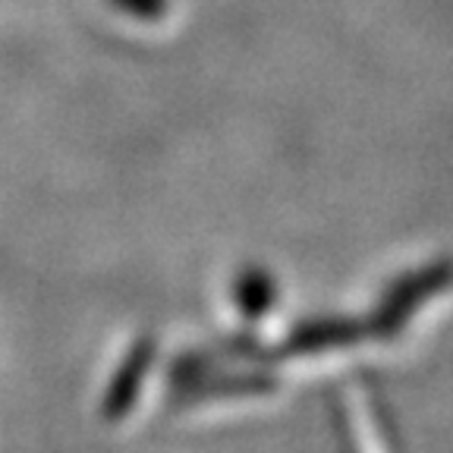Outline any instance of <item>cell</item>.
I'll use <instances>...</instances> for the list:
<instances>
[{"label": "cell", "instance_id": "1", "mask_svg": "<svg viewBox=\"0 0 453 453\" xmlns=\"http://www.w3.org/2000/svg\"><path fill=\"white\" fill-rule=\"evenodd\" d=\"M450 280H453V265L450 262H438V265H432V268H422V271H416V274L403 277V280H396L388 290V296H384L381 309H378L375 327H372V331L384 334V337L394 334L396 327L410 319L412 309H416L425 296L441 293Z\"/></svg>", "mask_w": 453, "mask_h": 453}, {"label": "cell", "instance_id": "3", "mask_svg": "<svg viewBox=\"0 0 453 453\" xmlns=\"http://www.w3.org/2000/svg\"><path fill=\"white\" fill-rule=\"evenodd\" d=\"M149 359H151L149 343H142V347L133 349V356L127 359V365L117 372L111 390H107V406H104L111 418L123 416V412L133 406L135 390H139V381H142V375H145V368H149Z\"/></svg>", "mask_w": 453, "mask_h": 453}, {"label": "cell", "instance_id": "4", "mask_svg": "<svg viewBox=\"0 0 453 453\" xmlns=\"http://www.w3.org/2000/svg\"><path fill=\"white\" fill-rule=\"evenodd\" d=\"M271 299H274V280L258 268L242 271V277L236 280V303H240L242 315L258 319L271 309Z\"/></svg>", "mask_w": 453, "mask_h": 453}, {"label": "cell", "instance_id": "5", "mask_svg": "<svg viewBox=\"0 0 453 453\" xmlns=\"http://www.w3.org/2000/svg\"><path fill=\"white\" fill-rule=\"evenodd\" d=\"M117 7L129 10L135 16H161L164 13V0H113Z\"/></svg>", "mask_w": 453, "mask_h": 453}, {"label": "cell", "instance_id": "2", "mask_svg": "<svg viewBox=\"0 0 453 453\" xmlns=\"http://www.w3.org/2000/svg\"><path fill=\"white\" fill-rule=\"evenodd\" d=\"M365 334V325L349 319H315L296 325L293 334L287 337V353H319L325 347H343V343H353Z\"/></svg>", "mask_w": 453, "mask_h": 453}]
</instances>
